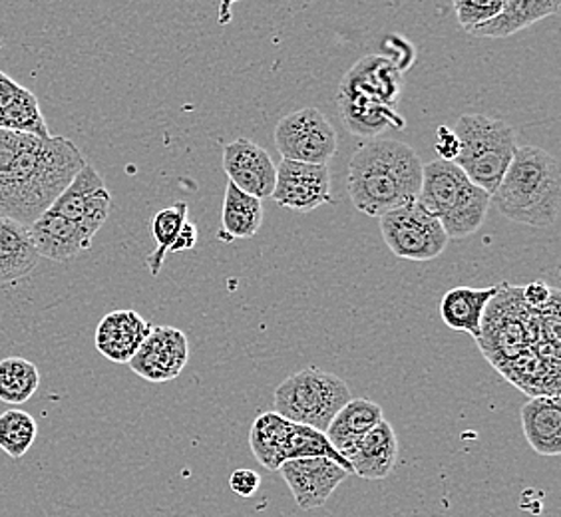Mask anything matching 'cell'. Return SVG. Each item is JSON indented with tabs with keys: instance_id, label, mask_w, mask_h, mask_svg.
<instances>
[{
	"instance_id": "1",
	"label": "cell",
	"mask_w": 561,
	"mask_h": 517,
	"mask_svg": "<svg viewBox=\"0 0 561 517\" xmlns=\"http://www.w3.org/2000/svg\"><path fill=\"white\" fill-rule=\"evenodd\" d=\"M84 165V153L68 138L0 129V217L33 226Z\"/></svg>"
},
{
	"instance_id": "2",
	"label": "cell",
	"mask_w": 561,
	"mask_h": 517,
	"mask_svg": "<svg viewBox=\"0 0 561 517\" xmlns=\"http://www.w3.org/2000/svg\"><path fill=\"white\" fill-rule=\"evenodd\" d=\"M421 184V158L404 141L370 140L351 156L346 187L351 202L365 216L380 219L416 204Z\"/></svg>"
},
{
	"instance_id": "3",
	"label": "cell",
	"mask_w": 561,
	"mask_h": 517,
	"mask_svg": "<svg viewBox=\"0 0 561 517\" xmlns=\"http://www.w3.org/2000/svg\"><path fill=\"white\" fill-rule=\"evenodd\" d=\"M490 204L512 223L553 226L560 217V162L538 146H518Z\"/></svg>"
},
{
	"instance_id": "4",
	"label": "cell",
	"mask_w": 561,
	"mask_h": 517,
	"mask_svg": "<svg viewBox=\"0 0 561 517\" xmlns=\"http://www.w3.org/2000/svg\"><path fill=\"white\" fill-rule=\"evenodd\" d=\"M416 204L436 217L448 239L474 235L486 221L490 194L472 184L453 162L422 165V184Z\"/></svg>"
},
{
	"instance_id": "5",
	"label": "cell",
	"mask_w": 561,
	"mask_h": 517,
	"mask_svg": "<svg viewBox=\"0 0 561 517\" xmlns=\"http://www.w3.org/2000/svg\"><path fill=\"white\" fill-rule=\"evenodd\" d=\"M454 134L460 140V153L454 163L472 184L494 194L518 150L516 129L486 114H465L456 122Z\"/></svg>"
},
{
	"instance_id": "6",
	"label": "cell",
	"mask_w": 561,
	"mask_h": 517,
	"mask_svg": "<svg viewBox=\"0 0 561 517\" xmlns=\"http://www.w3.org/2000/svg\"><path fill=\"white\" fill-rule=\"evenodd\" d=\"M351 399V390L343 378L321 368L307 367L275 388L273 406L280 418L324 434L336 412Z\"/></svg>"
},
{
	"instance_id": "7",
	"label": "cell",
	"mask_w": 561,
	"mask_h": 517,
	"mask_svg": "<svg viewBox=\"0 0 561 517\" xmlns=\"http://www.w3.org/2000/svg\"><path fill=\"white\" fill-rule=\"evenodd\" d=\"M273 138L280 158L289 162L327 165L339 150L336 129L319 108L297 110L283 116Z\"/></svg>"
},
{
	"instance_id": "8",
	"label": "cell",
	"mask_w": 561,
	"mask_h": 517,
	"mask_svg": "<svg viewBox=\"0 0 561 517\" xmlns=\"http://www.w3.org/2000/svg\"><path fill=\"white\" fill-rule=\"evenodd\" d=\"M380 233L387 248L399 258L432 261L440 257L450 239L436 217L421 205L411 204L380 217Z\"/></svg>"
},
{
	"instance_id": "9",
	"label": "cell",
	"mask_w": 561,
	"mask_h": 517,
	"mask_svg": "<svg viewBox=\"0 0 561 517\" xmlns=\"http://www.w3.org/2000/svg\"><path fill=\"white\" fill-rule=\"evenodd\" d=\"M271 197L283 209L297 214H311L323 205L335 204L331 195V170L329 165L283 160L277 165V180Z\"/></svg>"
},
{
	"instance_id": "10",
	"label": "cell",
	"mask_w": 561,
	"mask_h": 517,
	"mask_svg": "<svg viewBox=\"0 0 561 517\" xmlns=\"http://www.w3.org/2000/svg\"><path fill=\"white\" fill-rule=\"evenodd\" d=\"M190 358V343L173 326H151L148 338L131 356L128 367L148 382H170L180 377Z\"/></svg>"
},
{
	"instance_id": "11",
	"label": "cell",
	"mask_w": 561,
	"mask_h": 517,
	"mask_svg": "<svg viewBox=\"0 0 561 517\" xmlns=\"http://www.w3.org/2000/svg\"><path fill=\"white\" fill-rule=\"evenodd\" d=\"M112 195L106 189L102 175L87 163L72 180V184L56 197L55 204L48 209L56 216L82 223L98 233L108 219Z\"/></svg>"
},
{
	"instance_id": "12",
	"label": "cell",
	"mask_w": 561,
	"mask_h": 517,
	"mask_svg": "<svg viewBox=\"0 0 561 517\" xmlns=\"http://www.w3.org/2000/svg\"><path fill=\"white\" fill-rule=\"evenodd\" d=\"M279 472L285 484L289 485L297 506L305 512L323 507L336 487L351 475L343 466L327 458L289 460L280 466Z\"/></svg>"
},
{
	"instance_id": "13",
	"label": "cell",
	"mask_w": 561,
	"mask_h": 517,
	"mask_svg": "<svg viewBox=\"0 0 561 517\" xmlns=\"http://www.w3.org/2000/svg\"><path fill=\"white\" fill-rule=\"evenodd\" d=\"M224 170L229 184L257 199L271 197L275 189L277 165L271 160L270 151L248 138L227 143L224 148Z\"/></svg>"
},
{
	"instance_id": "14",
	"label": "cell",
	"mask_w": 561,
	"mask_h": 517,
	"mask_svg": "<svg viewBox=\"0 0 561 517\" xmlns=\"http://www.w3.org/2000/svg\"><path fill=\"white\" fill-rule=\"evenodd\" d=\"M31 235L41 258L68 263L92 248L96 231L46 209L31 226Z\"/></svg>"
},
{
	"instance_id": "15",
	"label": "cell",
	"mask_w": 561,
	"mask_h": 517,
	"mask_svg": "<svg viewBox=\"0 0 561 517\" xmlns=\"http://www.w3.org/2000/svg\"><path fill=\"white\" fill-rule=\"evenodd\" d=\"M336 104L346 129L360 138H377L378 134L387 129L407 128V119L400 116L397 108H390L375 97L351 88L339 87Z\"/></svg>"
},
{
	"instance_id": "16",
	"label": "cell",
	"mask_w": 561,
	"mask_h": 517,
	"mask_svg": "<svg viewBox=\"0 0 561 517\" xmlns=\"http://www.w3.org/2000/svg\"><path fill=\"white\" fill-rule=\"evenodd\" d=\"M351 463L353 474L363 480H382L394 470L399 460V438L392 424L380 422L373 430L367 432L358 443L343 453Z\"/></svg>"
},
{
	"instance_id": "17",
	"label": "cell",
	"mask_w": 561,
	"mask_h": 517,
	"mask_svg": "<svg viewBox=\"0 0 561 517\" xmlns=\"http://www.w3.org/2000/svg\"><path fill=\"white\" fill-rule=\"evenodd\" d=\"M150 331L151 324L136 311H114L98 324V353L112 363L128 365Z\"/></svg>"
},
{
	"instance_id": "18",
	"label": "cell",
	"mask_w": 561,
	"mask_h": 517,
	"mask_svg": "<svg viewBox=\"0 0 561 517\" xmlns=\"http://www.w3.org/2000/svg\"><path fill=\"white\" fill-rule=\"evenodd\" d=\"M0 129L50 138L38 97L0 70Z\"/></svg>"
},
{
	"instance_id": "19",
	"label": "cell",
	"mask_w": 561,
	"mask_h": 517,
	"mask_svg": "<svg viewBox=\"0 0 561 517\" xmlns=\"http://www.w3.org/2000/svg\"><path fill=\"white\" fill-rule=\"evenodd\" d=\"M502 285L492 287H454L440 301L444 324L458 333L470 334L476 341L482 334L488 305L494 301Z\"/></svg>"
},
{
	"instance_id": "20",
	"label": "cell",
	"mask_w": 561,
	"mask_h": 517,
	"mask_svg": "<svg viewBox=\"0 0 561 517\" xmlns=\"http://www.w3.org/2000/svg\"><path fill=\"white\" fill-rule=\"evenodd\" d=\"M402 76L404 74L399 68L390 65L385 56H365L346 72L341 87L363 92L390 108H397V102L404 88Z\"/></svg>"
},
{
	"instance_id": "21",
	"label": "cell",
	"mask_w": 561,
	"mask_h": 517,
	"mask_svg": "<svg viewBox=\"0 0 561 517\" xmlns=\"http://www.w3.org/2000/svg\"><path fill=\"white\" fill-rule=\"evenodd\" d=\"M41 263L31 227L0 217V287L14 285L33 273Z\"/></svg>"
},
{
	"instance_id": "22",
	"label": "cell",
	"mask_w": 561,
	"mask_h": 517,
	"mask_svg": "<svg viewBox=\"0 0 561 517\" xmlns=\"http://www.w3.org/2000/svg\"><path fill=\"white\" fill-rule=\"evenodd\" d=\"M522 428L534 452L548 458L560 456V397H531L522 409Z\"/></svg>"
},
{
	"instance_id": "23",
	"label": "cell",
	"mask_w": 561,
	"mask_h": 517,
	"mask_svg": "<svg viewBox=\"0 0 561 517\" xmlns=\"http://www.w3.org/2000/svg\"><path fill=\"white\" fill-rule=\"evenodd\" d=\"M560 12V0H504L497 16L468 34L476 38H507Z\"/></svg>"
},
{
	"instance_id": "24",
	"label": "cell",
	"mask_w": 561,
	"mask_h": 517,
	"mask_svg": "<svg viewBox=\"0 0 561 517\" xmlns=\"http://www.w3.org/2000/svg\"><path fill=\"white\" fill-rule=\"evenodd\" d=\"M385 421V412L377 402L368 399H351L336 412L324 436L333 444L336 452H348L367 432Z\"/></svg>"
},
{
	"instance_id": "25",
	"label": "cell",
	"mask_w": 561,
	"mask_h": 517,
	"mask_svg": "<svg viewBox=\"0 0 561 517\" xmlns=\"http://www.w3.org/2000/svg\"><path fill=\"white\" fill-rule=\"evenodd\" d=\"M263 226V204L253 195L243 194L236 185H226L224 209H221V229L217 231L219 241L251 239L257 235Z\"/></svg>"
},
{
	"instance_id": "26",
	"label": "cell",
	"mask_w": 561,
	"mask_h": 517,
	"mask_svg": "<svg viewBox=\"0 0 561 517\" xmlns=\"http://www.w3.org/2000/svg\"><path fill=\"white\" fill-rule=\"evenodd\" d=\"M291 422L280 418L275 412L261 414L249 432V446L257 462L271 472L279 470L285 463V444Z\"/></svg>"
},
{
	"instance_id": "27",
	"label": "cell",
	"mask_w": 561,
	"mask_h": 517,
	"mask_svg": "<svg viewBox=\"0 0 561 517\" xmlns=\"http://www.w3.org/2000/svg\"><path fill=\"white\" fill-rule=\"evenodd\" d=\"M41 387V372L31 360L9 356L0 360V402L19 406L33 399Z\"/></svg>"
},
{
	"instance_id": "28",
	"label": "cell",
	"mask_w": 561,
	"mask_h": 517,
	"mask_svg": "<svg viewBox=\"0 0 561 517\" xmlns=\"http://www.w3.org/2000/svg\"><path fill=\"white\" fill-rule=\"evenodd\" d=\"M187 214H190L187 204L180 202V204L163 207L151 219V233H153L158 248L153 249V253L146 261V265H148V269H150L153 277L162 269L163 261L168 257L170 249H172L175 239L182 231V227L187 221Z\"/></svg>"
},
{
	"instance_id": "29",
	"label": "cell",
	"mask_w": 561,
	"mask_h": 517,
	"mask_svg": "<svg viewBox=\"0 0 561 517\" xmlns=\"http://www.w3.org/2000/svg\"><path fill=\"white\" fill-rule=\"evenodd\" d=\"M36 436L38 424L31 412L12 409L0 414V450L9 453L14 460H21L22 456H26L33 448Z\"/></svg>"
},
{
	"instance_id": "30",
	"label": "cell",
	"mask_w": 561,
	"mask_h": 517,
	"mask_svg": "<svg viewBox=\"0 0 561 517\" xmlns=\"http://www.w3.org/2000/svg\"><path fill=\"white\" fill-rule=\"evenodd\" d=\"M504 0H456L454 11L466 33L492 21L502 11Z\"/></svg>"
},
{
	"instance_id": "31",
	"label": "cell",
	"mask_w": 561,
	"mask_h": 517,
	"mask_svg": "<svg viewBox=\"0 0 561 517\" xmlns=\"http://www.w3.org/2000/svg\"><path fill=\"white\" fill-rule=\"evenodd\" d=\"M380 48H382V55L380 56H385L390 65L397 66L402 74H404V72L414 65V60H416L414 46H412L407 38L397 36V34L387 36V38L380 43Z\"/></svg>"
},
{
	"instance_id": "32",
	"label": "cell",
	"mask_w": 561,
	"mask_h": 517,
	"mask_svg": "<svg viewBox=\"0 0 561 517\" xmlns=\"http://www.w3.org/2000/svg\"><path fill=\"white\" fill-rule=\"evenodd\" d=\"M434 140H436L434 150L438 153V158H440L443 162H456V158H458V153H460V140H458V136L454 134V129L448 128V126H438Z\"/></svg>"
},
{
	"instance_id": "33",
	"label": "cell",
	"mask_w": 561,
	"mask_h": 517,
	"mask_svg": "<svg viewBox=\"0 0 561 517\" xmlns=\"http://www.w3.org/2000/svg\"><path fill=\"white\" fill-rule=\"evenodd\" d=\"M261 478L257 472L248 470V468H241L236 470L231 478H229V487L233 494H238L241 497H251L257 490H260Z\"/></svg>"
},
{
	"instance_id": "34",
	"label": "cell",
	"mask_w": 561,
	"mask_h": 517,
	"mask_svg": "<svg viewBox=\"0 0 561 517\" xmlns=\"http://www.w3.org/2000/svg\"><path fill=\"white\" fill-rule=\"evenodd\" d=\"M556 295H558V291H551L546 283L536 280V283H529V285L522 289V301L528 302L529 309L541 311V309H546L553 301Z\"/></svg>"
},
{
	"instance_id": "35",
	"label": "cell",
	"mask_w": 561,
	"mask_h": 517,
	"mask_svg": "<svg viewBox=\"0 0 561 517\" xmlns=\"http://www.w3.org/2000/svg\"><path fill=\"white\" fill-rule=\"evenodd\" d=\"M195 243H197V227L187 219L184 227H182V231H180V235L175 239V243L170 249V253L190 251V249L195 248Z\"/></svg>"
}]
</instances>
